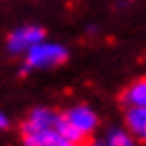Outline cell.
I'll return each mask as SVG.
<instances>
[{"label": "cell", "instance_id": "obj_10", "mask_svg": "<svg viewBox=\"0 0 146 146\" xmlns=\"http://www.w3.org/2000/svg\"><path fill=\"white\" fill-rule=\"evenodd\" d=\"M93 146H106V142H95Z\"/></svg>", "mask_w": 146, "mask_h": 146}, {"label": "cell", "instance_id": "obj_2", "mask_svg": "<svg viewBox=\"0 0 146 146\" xmlns=\"http://www.w3.org/2000/svg\"><path fill=\"white\" fill-rule=\"evenodd\" d=\"M62 119H64V123H66V127L76 135L80 142H83L87 135H91L93 129L98 127V114L89 106H83V104L70 108L68 112H64Z\"/></svg>", "mask_w": 146, "mask_h": 146}, {"label": "cell", "instance_id": "obj_1", "mask_svg": "<svg viewBox=\"0 0 146 146\" xmlns=\"http://www.w3.org/2000/svg\"><path fill=\"white\" fill-rule=\"evenodd\" d=\"M26 68L30 70H47L64 64L68 59V51L57 42H44L40 40L32 49L26 51Z\"/></svg>", "mask_w": 146, "mask_h": 146}, {"label": "cell", "instance_id": "obj_7", "mask_svg": "<svg viewBox=\"0 0 146 146\" xmlns=\"http://www.w3.org/2000/svg\"><path fill=\"white\" fill-rule=\"evenodd\" d=\"M123 102L129 108H138V106L144 108V104H146V80L144 78H140V80L129 85L125 95H123Z\"/></svg>", "mask_w": 146, "mask_h": 146}, {"label": "cell", "instance_id": "obj_5", "mask_svg": "<svg viewBox=\"0 0 146 146\" xmlns=\"http://www.w3.org/2000/svg\"><path fill=\"white\" fill-rule=\"evenodd\" d=\"M23 146H80L68 140L59 129H42V131L23 133Z\"/></svg>", "mask_w": 146, "mask_h": 146}, {"label": "cell", "instance_id": "obj_8", "mask_svg": "<svg viewBox=\"0 0 146 146\" xmlns=\"http://www.w3.org/2000/svg\"><path fill=\"white\" fill-rule=\"evenodd\" d=\"M106 146H135L133 138L123 129H112L106 138Z\"/></svg>", "mask_w": 146, "mask_h": 146}, {"label": "cell", "instance_id": "obj_3", "mask_svg": "<svg viewBox=\"0 0 146 146\" xmlns=\"http://www.w3.org/2000/svg\"><path fill=\"white\" fill-rule=\"evenodd\" d=\"M59 127H62V114H59L57 110L34 108L26 117V121H23L21 131L32 133V131H42V129H59Z\"/></svg>", "mask_w": 146, "mask_h": 146}, {"label": "cell", "instance_id": "obj_9", "mask_svg": "<svg viewBox=\"0 0 146 146\" xmlns=\"http://www.w3.org/2000/svg\"><path fill=\"white\" fill-rule=\"evenodd\" d=\"M9 127V117L4 112H0V129H7Z\"/></svg>", "mask_w": 146, "mask_h": 146}, {"label": "cell", "instance_id": "obj_6", "mask_svg": "<svg viewBox=\"0 0 146 146\" xmlns=\"http://www.w3.org/2000/svg\"><path fill=\"white\" fill-rule=\"evenodd\" d=\"M125 121H127V129H129L127 133L131 135V138L144 140V135H146V110L140 108V106L138 108H129Z\"/></svg>", "mask_w": 146, "mask_h": 146}, {"label": "cell", "instance_id": "obj_4", "mask_svg": "<svg viewBox=\"0 0 146 146\" xmlns=\"http://www.w3.org/2000/svg\"><path fill=\"white\" fill-rule=\"evenodd\" d=\"M40 40H44V30L38 26H23L9 36L7 44L11 53H26L28 49H32L34 44H38Z\"/></svg>", "mask_w": 146, "mask_h": 146}]
</instances>
